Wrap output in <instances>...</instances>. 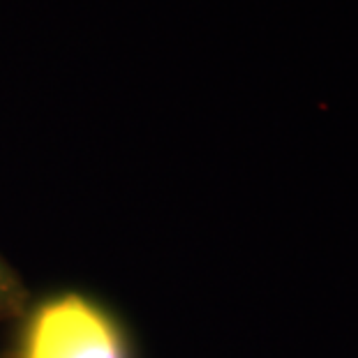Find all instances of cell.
<instances>
[{
    "mask_svg": "<svg viewBox=\"0 0 358 358\" xmlns=\"http://www.w3.org/2000/svg\"><path fill=\"white\" fill-rule=\"evenodd\" d=\"M24 358H129L118 324L86 296L63 294L40 306L24 335Z\"/></svg>",
    "mask_w": 358,
    "mask_h": 358,
    "instance_id": "1",
    "label": "cell"
},
{
    "mask_svg": "<svg viewBox=\"0 0 358 358\" xmlns=\"http://www.w3.org/2000/svg\"><path fill=\"white\" fill-rule=\"evenodd\" d=\"M7 278H5V271H3V266H0V301H3V296H5V292H7Z\"/></svg>",
    "mask_w": 358,
    "mask_h": 358,
    "instance_id": "2",
    "label": "cell"
}]
</instances>
